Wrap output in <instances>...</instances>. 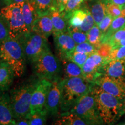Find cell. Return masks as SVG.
I'll return each instance as SVG.
<instances>
[{
    "label": "cell",
    "instance_id": "obj_1",
    "mask_svg": "<svg viewBox=\"0 0 125 125\" xmlns=\"http://www.w3.org/2000/svg\"><path fill=\"white\" fill-rule=\"evenodd\" d=\"M90 92L96 100L100 116L104 124H114L125 115L124 100L108 93L93 83Z\"/></svg>",
    "mask_w": 125,
    "mask_h": 125
},
{
    "label": "cell",
    "instance_id": "obj_2",
    "mask_svg": "<svg viewBox=\"0 0 125 125\" xmlns=\"http://www.w3.org/2000/svg\"><path fill=\"white\" fill-rule=\"evenodd\" d=\"M62 97L60 115L70 112L81 97L90 92L93 83L82 77L61 79Z\"/></svg>",
    "mask_w": 125,
    "mask_h": 125
},
{
    "label": "cell",
    "instance_id": "obj_3",
    "mask_svg": "<svg viewBox=\"0 0 125 125\" xmlns=\"http://www.w3.org/2000/svg\"><path fill=\"white\" fill-rule=\"evenodd\" d=\"M38 80L25 83L9 92L10 106L15 121L26 118L30 114L31 97Z\"/></svg>",
    "mask_w": 125,
    "mask_h": 125
},
{
    "label": "cell",
    "instance_id": "obj_4",
    "mask_svg": "<svg viewBox=\"0 0 125 125\" xmlns=\"http://www.w3.org/2000/svg\"><path fill=\"white\" fill-rule=\"evenodd\" d=\"M0 58L12 67L15 76L21 77L26 71V60L21 43L9 37L0 45Z\"/></svg>",
    "mask_w": 125,
    "mask_h": 125
},
{
    "label": "cell",
    "instance_id": "obj_5",
    "mask_svg": "<svg viewBox=\"0 0 125 125\" xmlns=\"http://www.w3.org/2000/svg\"><path fill=\"white\" fill-rule=\"evenodd\" d=\"M22 46L26 62L32 64L45 52L49 51L48 38L29 31L18 39Z\"/></svg>",
    "mask_w": 125,
    "mask_h": 125
},
{
    "label": "cell",
    "instance_id": "obj_6",
    "mask_svg": "<svg viewBox=\"0 0 125 125\" xmlns=\"http://www.w3.org/2000/svg\"><path fill=\"white\" fill-rule=\"evenodd\" d=\"M23 2L6 5L0 10V15L4 17L8 22L9 37L16 40L30 31L25 23L23 15Z\"/></svg>",
    "mask_w": 125,
    "mask_h": 125
},
{
    "label": "cell",
    "instance_id": "obj_7",
    "mask_svg": "<svg viewBox=\"0 0 125 125\" xmlns=\"http://www.w3.org/2000/svg\"><path fill=\"white\" fill-rule=\"evenodd\" d=\"M32 65L34 74L38 79L45 78L52 81L60 78L62 65L51 50L43 53Z\"/></svg>",
    "mask_w": 125,
    "mask_h": 125
},
{
    "label": "cell",
    "instance_id": "obj_8",
    "mask_svg": "<svg viewBox=\"0 0 125 125\" xmlns=\"http://www.w3.org/2000/svg\"><path fill=\"white\" fill-rule=\"evenodd\" d=\"M70 112L75 114L87 125L104 124L100 116L96 100L91 92L81 97Z\"/></svg>",
    "mask_w": 125,
    "mask_h": 125
},
{
    "label": "cell",
    "instance_id": "obj_9",
    "mask_svg": "<svg viewBox=\"0 0 125 125\" xmlns=\"http://www.w3.org/2000/svg\"><path fill=\"white\" fill-rule=\"evenodd\" d=\"M112 96L124 100L125 98V77H112L100 74L93 83Z\"/></svg>",
    "mask_w": 125,
    "mask_h": 125
},
{
    "label": "cell",
    "instance_id": "obj_10",
    "mask_svg": "<svg viewBox=\"0 0 125 125\" xmlns=\"http://www.w3.org/2000/svg\"><path fill=\"white\" fill-rule=\"evenodd\" d=\"M52 85V81L47 79H38L31 99L30 114H33L45 109L48 94Z\"/></svg>",
    "mask_w": 125,
    "mask_h": 125
},
{
    "label": "cell",
    "instance_id": "obj_11",
    "mask_svg": "<svg viewBox=\"0 0 125 125\" xmlns=\"http://www.w3.org/2000/svg\"><path fill=\"white\" fill-rule=\"evenodd\" d=\"M60 78L52 81V85L47 96L45 108L48 115L56 116L60 113L62 97V83Z\"/></svg>",
    "mask_w": 125,
    "mask_h": 125
},
{
    "label": "cell",
    "instance_id": "obj_12",
    "mask_svg": "<svg viewBox=\"0 0 125 125\" xmlns=\"http://www.w3.org/2000/svg\"><path fill=\"white\" fill-rule=\"evenodd\" d=\"M53 34L56 49L60 59L62 60L63 59L67 60L75 51L76 43L68 31Z\"/></svg>",
    "mask_w": 125,
    "mask_h": 125
},
{
    "label": "cell",
    "instance_id": "obj_13",
    "mask_svg": "<svg viewBox=\"0 0 125 125\" xmlns=\"http://www.w3.org/2000/svg\"><path fill=\"white\" fill-rule=\"evenodd\" d=\"M104 62V58L95 52L90 54L82 67L83 78L93 83L94 81L100 75V70Z\"/></svg>",
    "mask_w": 125,
    "mask_h": 125
},
{
    "label": "cell",
    "instance_id": "obj_14",
    "mask_svg": "<svg viewBox=\"0 0 125 125\" xmlns=\"http://www.w3.org/2000/svg\"><path fill=\"white\" fill-rule=\"evenodd\" d=\"M0 125H16L8 91H0Z\"/></svg>",
    "mask_w": 125,
    "mask_h": 125
},
{
    "label": "cell",
    "instance_id": "obj_15",
    "mask_svg": "<svg viewBox=\"0 0 125 125\" xmlns=\"http://www.w3.org/2000/svg\"><path fill=\"white\" fill-rule=\"evenodd\" d=\"M31 31L46 38L53 33V26L49 13L38 16L32 24Z\"/></svg>",
    "mask_w": 125,
    "mask_h": 125
},
{
    "label": "cell",
    "instance_id": "obj_16",
    "mask_svg": "<svg viewBox=\"0 0 125 125\" xmlns=\"http://www.w3.org/2000/svg\"><path fill=\"white\" fill-rule=\"evenodd\" d=\"M100 74L112 77H125V57L104 63L100 70Z\"/></svg>",
    "mask_w": 125,
    "mask_h": 125
},
{
    "label": "cell",
    "instance_id": "obj_17",
    "mask_svg": "<svg viewBox=\"0 0 125 125\" xmlns=\"http://www.w3.org/2000/svg\"><path fill=\"white\" fill-rule=\"evenodd\" d=\"M15 74L7 62H0V91H8L13 82Z\"/></svg>",
    "mask_w": 125,
    "mask_h": 125
},
{
    "label": "cell",
    "instance_id": "obj_18",
    "mask_svg": "<svg viewBox=\"0 0 125 125\" xmlns=\"http://www.w3.org/2000/svg\"><path fill=\"white\" fill-rule=\"evenodd\" d=\"M49 14L53 26V33L66 32L68 31V20L65 19L62 12L52 7Z\"/></svg>",
    "mask_w": 125,
    "mask_h": 125
},
{
    "label": "cell",
    "instance_id": "obj_19",
    "mask_svg": "<svg viewBox=\"0 0 125 125\" xmlns=\"http://www.w3.org/2000/svg\"><path fill=\"white\" fill-rule=\"evenodd\" d=\"M22 11L25 23L29 30L31 31L32 24L38 17L35 7L31 0H26L23 2Z\"/></svg>",
    "mask_w": 125,
    "mask_h": 125
},
{
    "label": "cell",
    "instance_id": "obj_20",
    "mask_svg": "<svg viewBox=\"0 0 125 125\" xmlns=\"http://www.w3.org/2000/svg\"><path fill=\"white\" fill-rule=\"evenodd\" d=\"M90 12L94 20L95 24L98 25L107 15L106 3L104 0H97L92 5Z\"/></svg>",
    "mask_w": 125,
    "mask_h": 125
},
{
    "label": "cell",
    "instance_id": "obj_21",
    "mask_svg": "<svg viewBox=\"0 0 125 125\" xmlns=\"http://www.w3.org/2000/svg\"><path fill=\"white\" fill-rule=\"evenodd\" d=\"M62 62L63 65V71L65 78L73 77L83 78L82 68L78 64L67 59H63Z\"/></svg>",
    "mask_w": 125,
    "mask_h": 125
},
{
    "label": "cell",
    "instance_id": "obj_22",
    "mask_svg": "<svg viewBox=\"0 0 125 125\" xmlns=\"http://www.w3.org/2000/svg\"><path fill=\"white\" fill-rule=\"evenodd\" d=\"M54 125H86L87 123L76 115L75 114L71 112L60 115V119L56 121Z\"/></svg>",
    "mask_w": 125,
    "mask_h": 125
},
{
    "label": "cell",
    "instance_id": "obj_23",
    "mask_svg": "<svg viewBox=\"0 0 125 125\" xmlns=\"http://www.w3.org/2000/svg\"><path fill=\"white\" fill-rule=\"evenodd\" d=\"M125 24V7L123 9L121 15L119 16L114 19L110 27L105 35L102 38L101 43L106 42L116 31L119 30Z\"/></svg>",
    "mask_w": 125,
    "mask_h": 125
},
{
    "label": "cell",
    "instance_id": "obj_24",
    "mask_svg": "<svg viewBox=\"0 0 125 125\" xmlns=\"http://www.w3.org/2000/svg\"><path fill=\"white\" fill-rule=\"evenodd\" d=\"M87 9V8L84 7L83 8H79V9L74 10L68 20V27L72 28L80 27L86 16Z\"/></svg>",
    "mask_w": 125,
    "mask_h": 125
},
{
    "label": "cell",
    "instance_id": "obj_25",
    "mask_svg": "<svg viewBox=\"0 0 125 125\" xmlns=\"http://www.w3.org/2000/svg\"><path fill=\"white\" fill-rule=\"evenodd\" d=\"M86 34L87 41L94 46L96 50L97 49L101 44V38H102V35L98 26L97 25L94 24Z\"/></svg>",
    "mask_w": 125,
    "mask_h": 125
},
{
    "label": "cell",
    "instance_id": "obj_26",
    "mask_svg": "<svg viewBox=\"0 0 125 125\" xmlns=\"http://www.w3.org/2000/svg\"><path fill=\"white\" fill-rule=\"evenodd\" d=\"M48 115V112L45 108L33 114H29L26 118L29 120L30 125H43L46 124Z\"/></svg>",
    "mask_w": 125,
    "mask_h": 125
},
{
    "label": "cell",
    "instance_id": "obj_27",
    "mask_svg": "<svg viewBox=\"0 0 125 125\" xmlns=\"http://www.w3.org/2000/svg\"><path fill=\"white\" fill-rule=\"evenodd\" d=\"M35 5L38 16L49 13L53 0H31Z\"/></svg>",
    "mask_w": 125,
    "mask_h": 125
},
{
    "label": "cell",
    "instance_id": "obj_28",
    "mask_svg": "<svg viewBox=\"0 0 125 125\" xmlns=\"http://www.w3.org/2000/svg\"><path fill=\"white\" fill-rule=\"evenodd\" d=\"M68 31L70 32L72 38L75 42L76 45L87 41V34L81 31L79 28H72L68 27Z\"/></svg>",
    "mask_w": 125,
    "mask_h": 125
},
{
    "label": "cell",
    "instance_id": "obj_29",
    "mask_svg": "<svg viewBox=\"0 0 125 125\" xmlns=\"http://www.w3.org/2000/svg\"><path fill=\"white\" fill-rule=\"evenodd\" d=\"M83 1L84 0H69L66 5L64 10L62 12L65 19L67 20H68L70 16L74 10L80 8Z\"/></svg>",
    "mask_w": 125,
    "mask_h": 125
},
{
    "label": "cell",
    "instance_id": "obj_30",
    "mask_svg": "<svg viewBox=\"0 0 125 125\" xmlns=\"http://www.w3.org/2000/svg\"><path fill=\"white\" fill-rule=\"evenodd\" d=\"M125 57V46H121L114 48L111 52L107 58L104 59V62L109 61L119 60Z\"/></svg>",
    "mask_w": 125,
    "mask_h": 125
},
{
    "label": "cell",
    "instance_id": "obj_31",
    "mask_svg": "<svg viewBox=\"0 0 125 125\" xmlns=\"http://www.w3.org/2000/svg\"><path fill=\"white\" fill-rule=\"evenodd\" d=\"M9 37L8 22L4 17L0 15V45Z\"/></svg>",
    "mask_w": 125,
    "mask_h": 125
},
{
    "label": "cell",
    "instance_id": "obj_32",
    "mask_svg": "<svg viewBox=\"0 0 125 125\" xmlns=\"http://www.w3.org/2000/svg\"><path fill=\"white\" fill-rule=\"evenodd\" d=\"M89 56L90 54H89L77 52L74 51L67 60L75 62L82 68Z\"/></svg>",
    "mask_w": 125,
    "mask_h": 125
},
{
    "label": "cell",
    "instance_id": "obj_33",
    "mask_svg": "<svg viewBox=\"0 0 125 125\" xmlns=\"http://www.w3.org/2000/svg\"><path fill=\"white\" fill-rule=\"evenodd\" d=\"M95 24L94 20L92 16L91 12L89 10V9H87V15L83 21L82 24L81 25V26L79 28L81 31L83 32H85L87 33L92 27H93L94 25Z\"/></svg>",
    "mask_w": 125,
    "mask_h": 125
},
{
    "label": "cell",
    "instance_id": "obj_34",
    "mask_svg": "<svg viewBox=\"0 0 125 125\" xmlns=\"http://www.w3.org/2000/svg\"><path fill=\"white\" fill-rule=\"evenodd\" d=\"M113 20L114 18L111 16L107 14L105 16V17L103 18V19L101 20V22L99 23V24L98 25L100 30L101 31V35H102V38L108 31ZM101 40H102V38H101Z\"/></svg>",
    "mask_w": 125,
    "mask_h": 125
},
{
    "label": "cell",
    "instance_id": "obj_35",
    "mask_svg": "<svg viewBox=\"0 0 125 125\" xmlns=\"http://www.w3.org/2000/svg\"><path fill=\"white\" fill-rule=\"evenodd\" d=\"M75 51L77 52L83 53L91 54L96 52L97 50L94 46L90 44L88 41H86L76 45Z\"/></svg>",
    "mask_w": 125,
    "mask_h": 125
},
{
    "label": "cell",
    "instance_id": "obj_36",
    "mask_svg": "<svg viewBox=\"0 0 125 125\" xmlns=\"http://www.w3.org/2000/svg\"><path fill=\"white\" fill-rule=\"evenodd\" d=\"M125 40V24L114 33L106 42H108L112 47L115 43L121 40Z\"/></svg>",
    "mask_w": 125,
    "mask_h": 125
},
{
    "label": "cell",
    "instance_id": "obj_37",
    "mask_svg": "<svg viewBox=\"0 0 125 125\" xmlns=\"http://www.w3.org/2000/svg\"><path fill=\"white\" fill-rule=\"evenodd\" d=\"M106 9H107V13L111 16L114 19H115L121 15L122 11L123 8L115 4L107 3Z\"/></svg>",
    "mask_w": 125,
    "mask_h": 125
},
{
    "label": "cell",
    "instance_id": "obj_38",
    "mask_svg": "<svg viewBox=\"0 0 125 125\" xmlns=\"http://www.w3.org/2000/svg\"><path fill=\"white\" fill-rule=\"evenodd\" d=\"M113 49V47L108 42L102 43L99 48L97 49V52L102 56L103 58H107L110 54L111 52Z\"/></svg>",
    "mask_w": 125,
    "mask_h": 125
},
{
    "label": "cell",
    "instance_id": "obj_39",
    "mask_svg": "<svg viewBox=\"0 0 125 125\" xmlns=\"http://www.w3.org/2000/svg\"><path fill=\"white\" fill-rule=\"evenodd\" d=\"M69 0H53L52 7L61 12L64 10L65 8L66 7Z\"/></svg>",
    "mask_w": 125,
    "mask_h": 125
},
{
    "label": "cell",
    "instance_id": "obj_40",
    "mask_svg": "<svg viewBox=\"0 0 125 125\" xmlns=\"http://www.w3.org/2000/svg\"><path fill=\"white\" fill-rule=\"evenodd\" d=\"M106 4L107 3H112L115 4L124 8L125 7V0H104Z\"/></svg>",
    "mask_w": 125,
    "mask_h": 125
},
{
    "label": "cell",
    "instance_id": "obj_41",
    "mask_svg": "<svg viewBox=\"0 0 125 125\" xmlns=\"http://www.w3.org/2000/svg\"><path fill=\"white\" fill-rule=\"evenodd\" d=\"M26 0H1V2L5 6L9 5L14 4V3H20L23 2Z\"/></svg>",
    "mask_w": 125,
    "mask_h": 125
},
{
    "label": "cell",
    "instance_id": "obj_42",
    "mask_svg": "<svg viewBox=\"0 0 125 125\" xmlns=\"http://www.w3.org/2000/svg\"><path fill=\"white\" fill-rule=\"evenodd\" d=\"M16 125H30L29 120L26 118L16 120Z\"/></svg>",
    "mask_w": 125,
    "mask_h": 125
},
{
    "label": "cell",
    "instance_id": "obj_43",
    "mask_svg": "<svg viewBox=\"0 0 125 125\" xmlns=\"http://www.w3.org/2000/svg\"><path fill=\"white\" fill-rule=\"evenodd\" d=\"M125 46V40H121L115 43V44L113 46V48H116V47H118V46Z\"/></svg>",
    "mask_w": 125,
    "mask_h": 125
},
{
    "label": "cell",
    "instance_id": "obj_44",
    "mask_svg": "<svg viewBox=\"0 0 125 125\" xmlns=\"http://www.w3.org/2000/svg\"><path fill=\"white\" fill-rule=\"evenodd\" d=\"M118 125H125V121H123V122H122L118 123Z\"/></svg>",
    "mask_w": 125,
    "mask_h": 125
},
{
    "label": "cell",
    "instance_id": "obj_45",
    "mask_svg": "<svg viewBox=\"0 0 125 125\" xmlns=\"http://www.w3.org/2000/svg\"><path fill=\"white\" fill-rule=\"evenodd\" d=\"M124 107H125V98L124 100Z\"/></svg>",
    "mask_w": 125,
    "mask_h": 125
},
{
    "label": "cell",
    "instance_id": "obj_46",
    "mask_svg": "<svg viewBox=\"0 0 125 125\" xmlns=\"http://www.w3.org/2000/svg\"><path fill=\"white\" fill-rule=\"evenodd\" d=\"M1 62V58H0V62Z\"/></svg>",
    "mask_w": 125,
    "mask_h": 125
},
{
    "label": "cell",
    "instance_id": "obj_47",
    "mask_svg": "<svg viewBox=\"0 0 125 125\" xmlns=\"http://www.w3.org/2000/svg\"><path fill=\"white\" fill-rule=\"evenodd\" d=\"M85 1H87V0H85Z\"/></svg>",
    "mask_w": 125,
    "mask_h": 125
}]
</instances>
